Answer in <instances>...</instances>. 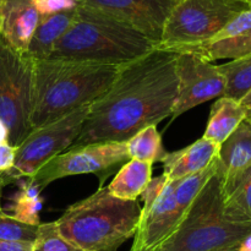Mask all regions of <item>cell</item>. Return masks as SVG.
Wrapping results in <instances>:
<instances>
[{
    "mask_svg": "<svg viewBox=\"0 0 251 251\" xmlns=\"http://www.w3.org/2000/svg\"><path fill=\"white\" fill-rule=\"evenodd\" d=\"M2 4H4V0H0V14H1V7H2Z\"/></svg>",
    "mask_w": 251,
    "mask_h": 251,
    "instance_id": "36",
    "label": "cell"
},
{
    "mask_svg": "<svg viewBox=\"0 0 251 251\" xmlns=\"http://www.w3.org/2000/svg\"><path fill=\"white\" fill-rule=\"evenodd\" d=\"M243 120L244 110L239 102L223 96L218 98L211 108L207 126L202 137L217 145H222Z\"/></svg>",
    "mask_w": 251,
    "mask_h": 251,
    "instance_id": "19",
    "label": "cell"
},
{
    "mask_svg": "<svg viewBox=\"0 0 251 251\" xmlns=\"http://www.w3.org/2000/svg\"><path fill=\"white\" fill-rule=\"evenodd\" d=\"M17 147L10 144L0 145V174H4L12 169L16 158Z\"/></svg>",
    "mask_w": 251,
    "mask_h": 251,
    "instance_id": "29",
    "label": "cell"
},
{
    "mask_svg": "<svg viewBox=\"0 0 251 251\" xmlns=\"http://www.w3.org/2000/svg\"><path fill=\"white\" fill-rule=\"evenodd\" d=\"M173 1H176V2H179V1H181V0H173Z\"/></svg>",
    "mask_w": 251,
    "mask_h": 251,
    "instance_id": "37",
    "label": "cell"
},
{
    "mask_svg": "<svg viewBox=\"0 0 251 251\" xmlns=\"http://www.w3.org/2000/svg\"><path fill=\"white\" fill-rule=\"evenodd\" d=\"M120 68L59 58L34 61L32 130L92 104L109 90Z\"/></svg>",
    "mask_w": 251,
    "mask_h": 251,
    "instance_id": "2",
    "label": "cell"
},
{
    "mask_svg": "<svg viewBox=\"0 0 251 251\" xmlns=\"http://www.w3.org/2000/svg\"><path fill=\"white\" fill-rule=\"evenodd\" d=\"M32 244L27 243H9L0 240V251H31Z\"/></svg>",
    "mask_w": 251,
    "mask_h": 251,
    "instance_id": "30",
    "label": "cell"
},
{
    "mask_svg": "<svg viewBox=\"0 0 251 251\" xmlns=\"http://www.w3.org/2000/svg\"><path fill=\"white\" fill-rule=\"evenodd\" d=\"M151 179L152 163L129 159L114 176L108 190L115 198L135 201L141 196Z\"/></svg>",
    "mask_w": 251,
    "mask_h": 251,
    "instance_id": "20",
    "label": "cell"
},
{
    "mask_svg": "<svg viewBox=\"0 0 251 251\" xmlns=\"http://www.w3.org/2000/svg\"><path fill=\"white\" fill-rule=\"evenodd\" d=\"M90 107H81L56 122L32 130L17 147L12 169L1 174L6 184L31 178L47 162L68 151L80 135Z\"/></svg>",
    "mask_w": 251,
    "mask_h": 251,
    "instance_id": "8",
    "label": "cell"
},
{
    "mask_svg": "<svg viewBox=\"0 0 251 251\" xmlns=\"http://www.w3.org/2000/svg\"><path fill=\"white\" fill-rule=\"evenodd\" d=\"M176 76L178 93L172 110V119L201 103L225 96L226 78L218 65L195 54H178Z\"/></svg>",
    "mask_w": 251,
    "mask_h": 251,
    "instance_id": "10",
    "label": "cell"
},
{
    "mask_svg": "<svg viewBox=\"0 0 251 251\" xmlns=\"http://www.w3.org/2000/svg\"><path fill=\"white\" fill-rule=\"evenodd\" d=\"M183 53L195 54L210 63L220 59L237 60L249 55L251 54V9L234 17L207 42L189 48Z\"/></svg>",
    "mask_w": 251,
    "mask_h": 251,
    "instance_id": "13",
    "label": "cell"
},
{
    "mask_svg": "<svg viewBox=\"0 0 251 251\" xmlns=\"http://www.w3.org/2000/svg\"><path fill=\"white\" fill-rule=\"evenodd\" d=\"M239 104L244 110V120L251 125V90L239 100Z\"/></svg>",
    "mask_w": 251,
    "mask_h": 251,
    "instance_id": "31",
    "label": "cell"
},
{
    "mask_svg": "<svg viewBox=\"0 0 251 251\" xmlns=\"http://www.w3.org/2000/svg\"><path fill=\"white\" fill-rule=\"evenodd\" d=\"M19 190L11 198L9 206L10 216L27 225H41L39 212L43 206L41 198L42 188L31 178H21L16 181Z\"/></svg>",
    "mask_w": 251,
    "mask_h": 251,
    "instance_id": "21",
    "label": "cell"
},
{
    "mask_svg": "<svg viewBox=\"0 0 251 251\" xmlns=\"http://www.w3.org/2000/svg\"><path fill=\"white\" fill-rule=\"evenodd\" d=\"M250 234L251 225L238 222L227 210L222 178L216 171L176 230L154 251H222L239 247Z\"/></svg>",
    "mask_w": 251,
    "mask_h": 251,
    "instance_id": "5",
    "label": "cell"
},
{
    "mask_svg": "<svg viewBox=\"0 0 251 251\" xmlns=\"http://www.w3.org/2000/svg\"><path fill=\"white\" fill-rule=\"evenodd\" d=\"M76 7L41 17L26 53L29 58L38 61L51 55L55 44L73 25L76 17Z\"/></svg>",
    "mask_w": 251,
    "mask_h": 251,
    "instance_id": "16",
    "label": "cell"
},
{
    "mask_svg": "<svg viewBox=\"0 0 251 251\" xmlns=\"http://www.w3.org/2000/svg\"><path fill=\"white\" fill-rule=\"evenodd\" d=\"M139 201L122 200L100 188L71 205L55 221L61 237L82 251H117L136 233Z\"/></svg>",
    "mask_w": 251,
    "mask_h": 251,
    "instance_id": "4",
    "label": "cell"
},
{
    "mask_svg": "<svg viewBox=\"0 0 251 251\" xmlns=\"http://www.w3.org/2000/svg\"><path fill=\"white\" fill-rule=\"evenodd\" d=\"M226 78L225 97L239 102L251 90V54L218 65Z\"/></svg>",
    "mask_w": 251,
    "mask_h": 251,
    "instance_id": "23",
    "label": "cell"
},
{
    "mask_svg": "<svg viewBox=\"0 0 251 251\" xmlns=\"http://www.w3.org/2000/svg\"><path fill=\"white\" fill-rule=\"evenodd\" d=\"M238 251H251V234L243 240V243L238 248Z\"/></svg>",
    "mask_w": 251,
    "mask_h": 251,
    "instance_id": "33",
    "label": "cell"
},
{
    "mask_svg": "<svg viewBox=\"0 0 251 251\" xmlns=\"http://www.w3.org/2000/svg\"><path fill=\"white\" fill-rule=\"evenodd\" d=\"M220 147L221 145L201 137L185 149L167 152L161 159L163 163V174L168 180H178L198 173L217 158Z\"/></svg>",
    "mask_w": 251,
    "mask_h": 251,
    "instance_id": "15",
    "label": "cell"
},
{
    "mask_svg": "<svg viewBox=\"0 0 251 251\" xmlns=\"http://www.w3.org/2000/svg\"><path fill=\"white\" fill-rule=\"evenodd\" d=\"M129 159L149 162H161L167 151L162 146V136L156 125H151L140 130L131 139L125 141Z\"/></svg>",
    "mask_w": 251,
    "mask_h": 251,
    "instance_id": "22",
    "label": "cell"
},
{
    "mask_svg": "<svg viewBox=\"0 0 251 251\" xmlns=\"http://www.w3.org/2000/svg\"><path fill=\"white\" fill-rule=\"evenodd\" d=\"M144 34L157 43L176 2L173 0H77Z\"/></svg>",
    "mask_w": 251,
    "mask_h": 251,
    "instance_id": "11",
    "label": "cell"
},
{
    "mask_svg": "<svg viewBox=\"0 0 251 251\" xmlns=\"http://www.w3.org/2000/svg\"><path fill=\"white\" fill-rule=\"evenodd\" d=\"M7 185L6 181H5L4 176L0 174V210H1V196H2V189H4V186Z\"/></svg>",
    "mask_w": 251,
    "mask_h": 251,
    "instance_id": "34",
    "label": "cell"
},
{
    "mask_svg": "<svg viewBox=\"0 0 251 251\" xmlns=\"http://www.w3.org/2000/svg\"><path fill=\"white\" fill-rule=\"evenodd\" d=\"M41 16L75 9L78 5L77 0H32Z\"/></svg>",
    "mask_w": 251,
    "mask_h": 251,
    "instance_id": "27",
    "label": "cell"
},
{
    "mask_svg": "<svg viewBox=\"0 0 251 251\" xmlns=\"http://www.w3.org/2000/svg\"><path fill=\"white\" fill-rule=\"evenodd\" d=\"M174 198L173 180H169L156 202L147 210L141 208V217L130 251H154L171 237L181 218Z\"/></svg>",
    "mask_w": 251,
    "mask_h": 251,
    "instance_id": "12",
    "label": "cell"
},
{
    "mask_svg": "<svg viewBox=\"0 0 251 251\" xmlns=\"http://www.w3.org/2000/svg\"><path fill=\"white\" fill-rule=\"evenodd\" d=\"M39 226V225H38ZM38 226L27 225L0 210V240L9 243L33 244L37 238Z\"/></svg>",
    "mask_w": 251,
    "mask_h": 251,
    "instance_id": "25",
    "label": "cell"
},
{
    "mask_svg": "<svg viewBox=\"0 0 251 251\" xmlns=\"http://www.w3.org/2000/svg\"><path fill=\"white\" fill-rule=\"evenodd\" d=\"M34 60L10 48L0 37V120L9 144L19 147L32 131Z\"/></svg>",
    "mask_w": 251,
    "mask_h": 251,
    "instance_id": "7",
    "label": "cell"
},
{
    "mask_svg": "<svg viewBox=\"0 0 251 251\" xmlns=\"http://www.w3.org/2000/svg\"><path fill=\"white\" fill-rule=\"evenodd\" d=\"M9 129L6 127V125L0 120V145L9 144Z\"/></svg>",
    "mask_w": 251,
    "mask_h": 251,
    "instance_id": "32",
    "label": "cell"
},
{
    "mask_svg": "<svg viewBox=\"0 0 251 251\" xmlns=\"http://www.w3.org/2000/svg\"><path fill=\"white\" fill-rule=\"evenodd\" d=\"M251 166V125L245 120L221 145L217 172L222 176Z\"/></svg>",
    "mask_w": 251,
    "mask_h": 251,
    "instance_id": "18",
    "label": "cell"
},
{
    "mask_svg": "<svg viewBox=\"0 0 251 251\" xmlns=\"http://www.w3.org/2000/svg\"><path fill=\"white\" fill-rule=\"evenodd\" d=\"M41 14L32 0H4L0 14V37L21 54H26Z\"/></svg>",
    "mask_w": 251,
    "mask_h": 251,
    "instance_id": "14",
    "label": "cell"
},
{
    "mask_svg": "<svg viewBox=\"0 0 251 251\" xmlns=\"http://www.w3.org/2000/svg\"><path fill=\"white\" fill-rule=\"evenodd\" d=\"M216 171H217V158L202 171L184 176L178 180H173L174 198H176V205H178L181 215L185 212L186 208L190 206L194 199L202 190L203 186L216 173Z\"/></svg>",
    "mask_w": 251,
    "mask_h": 251,
    "instance_id": "24",
    "label": "cell"
},
{
    "mask_svg": "<svg viewBox=\"0 0 251 251\" xmlns=\"http://www.w3.org/2000/svg\"><path fill=\"white\" fill-rule=\"evenodd\" d=\"M157 48L131 27L78 2L76 17L49 58L124 66Z\"/></svg>",
    "mask_w": 251,
    "mask_h": 251,
    "instance_id": "3",
    "label": "cell"
},
{
    "mask_svg": "<svg viewBox=\"0 0 251 251\" xmlns=\"http://www.w3.org/2000/svg\"><path fill=\"white\" fill-rule=\"evenodd\" d=\"M176 58L178 53L157 47L122 66L109 90L91 104L71 147L125 142L140 130L157 126L171 117L178 93Z\"/></svg>",
    "mask_w": 251,
    "mask_h": 251,
    "instance_id": "1",
    "label": "cell"
},
{
    "mask_svg": "<svg viewBox=\"0 0 251 251\" xmlns=\"http://www.w3.org/2000/svg\"><path fill=\"white\" fill-rule=\"evenodd\" d=\"M248 1H249V4H250V6H251V0H248Z\"/></svg>",
    "mask_w": 251,
    "mask_h": 251,
    "instance_id": "38",
    "label": "cell"
},
{
    "mask_svg": "<svg viewBox=\"0 0 251 251\" xmlns=\"http://www.w3.org/2000/svg\"><path fill=\"white\" fill-rule=\"evenodd\" d=\"M31 251H82L61 237L55 222L41 223Z\"/></svg>",
    "mask_w": 251,
    "mask_h": 251,
    "instance_id": "26",
    "label": "cell"
},
{
    "mask_svg": "<svg viewBox=\"0 0 251 251\" xmlns=\"http://www.w3.org/2000/svg\"><path fill=\"white\" fill-rule=\"evenodd\" d=\"M238 248H239V247H234V248H230V249H227V250H222V251H238Z\"/></svg>",
    "mask_w": 251,
    "mask_h": 251,
    "instance_id": "35",
    "label": "cell"
},
{
    "mask_svg": "<svg viewBox=\"0 0 251 251\" xmlns=\"http://www.w3.org/2000/svg\"><path fill=\"white\" fill-rule=\"evenodd\" d=\"M127 161L125 142H100L71 147L47 162L31 179L43 190L58 179L80 174H100Z\"/></svg>",
    "mask_w": 251,
    "mask_h": 251,
    "instance_id": "9",
    "label": "cell"
},
{
    "mask_svg": "<svg viewBox=\"0 0 251 251\" xmlns=\"http://www.w3.org/2000/svg\"><path fill=\"white\" fill-rule=\"evenodd\" d=\"M168 181H169L168 178H167L164 174L151 179V181L149 183V185L146 186V189L144 190V193H142L141 196H140L145 203L144 207H142V210H147V208H150L154 202H156V200L158 199V196L161 195L162 190H163L164 186L167 185V183H168Z\"/></svg>",
    "mask_w": 251,
    "mask_h": 251,
    "instance_id": "28",
    "label": "cell"
},
{
    "mask_svg": "<svg viewBox=\"0 0 251 251\" xmlns=\"http://www.w3.org/2000/svg\"><path fill=\"white\" fill-rule=\"evenodd\" d=\"M221 178L227 210L238 222L251 225V166Z\"/></svg>",
    "mask_w": 251,
    "mask_h": 251,
    "instance_id": "17",
    "label": "cell"
},
{
    "mask_svg": "<svg viewBox=\"0 0 251 251\" xmlns=\"http://www.w3.org/2000/svg\"><path fill=\"white\" fill-rule=\"evenodd\" d=\"M249 9L248 0H181L172 9L157 47L183 53L207 42Z\"/></svg>",
    "mask_w": 251,
    "mask_h": 251,
    "instance_id": "6",
    "label": "cell"
}]
</instances>
